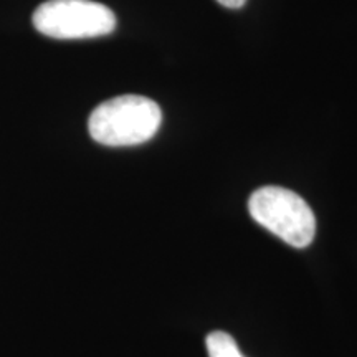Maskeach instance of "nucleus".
<instances>
[{
  "mask_svg": "<svg viewBox=\"0 0 357 357\" xmlns=\"http://www.w3.org/2000/svg\"><path fill=\"white\" fill-rule=\"evenodd\" d=\"M162 123L159 105L146 96L124 95L101 102L88 121L89 136L102 146H137L153 139Z\"/></svg>",
  "mask_w": 357,
  "mask_h": 357,
  "instance_id": "f257e3e1",
  "label": "nucleus"
},
{
  "mask_svg": "<svg viewBox=\"0 0 357 357\" xmlns=\"http://www.w3.org/2000/svg\"><path fill=\"white\" fill-rule=\"evenodd\" d=\"M217 2L227 8H240L245 6L247 0H217Z\"/></svg>",
  "mask_w": 357,
  "mask_h": 357,
  "instance_id": "39448f33",
  "label": "nucleus"
},
{
  "mask_svg": "<svg viewBox=\"0 0 357 357\" xmlns=\"http://www.w3.org/2000/svg\"><path fill=\"white\" fill-rule=\"evenodd\" d=\"M248 211L253 220L294 248H306L316 235L314 213L293 190L261 187L250 197Z\"/></svg>",
  "mask_w": 357,
  "mask_h": 357,
  "instance_id": "f03ea898",
  "label": "nucleus"
},
{
  "mask_svg": "<svg viewBox=\"0 0 357 357\" xmlns=\"http://www.w3.org/2000/svg\"><path fill=\"white\" fill-rule=\"evenodd\" d=\"M32 20L40 33L58 40L102 37L116 29L113 10L93 0H47Z\"/></svg>",
  "mask_w": 357,
  "mask_h": 357,
  "instance_id": "7ed1b4c3",
  "label": "nucleus"
},
{
  "mask_svg": "<svg viewBox=\"0 0 357 357\" xmlns=\"http://www.w3.org/2000/svg\"><path fill=\"white\" fill-rule=\"evenodd\" d=\"M208 357H245L236 346L235 339L223 331H213L207 336Z\"/></svg>",
  "mask_w": 357,
  "mask_h": 357,
  "instance_id": "20e7f679",
  "label": "nucleus"
}]
</instances>
